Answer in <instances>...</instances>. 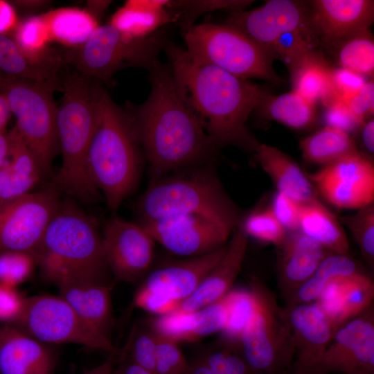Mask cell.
I'll list each match as a JSON object with an SVG mask.
<instances>
[{"label": "cell", "instance_id": "obj_1", "mask_svg": "<svg viewBox=\"0 0 374 374\" xmlns=\"http://www.w3.org/2000/svg\"><path fill=\"white\" fill-rule=\"evenodd\" d=\"M150 71L151 90L139 105L125 111L145 154L152 182L170 172L208 166L219 147L180 98L169 65L157 62Z\"/></svg>", "mask_w": 374, "mask_h": 374}, {"label": "cell", "instance_id": "obj_2", "mask_svg": "<svg viewBox=\"0 0 374 374\" xmlns=\"http://www.w3.org/2000/svg\"><path fill=\"white\" fill-rule=\"evenodd\" d=\"M163 50L180 98L214 143L254 153L260 143L246 124L268 91L249 80L195 61L174 43L168 42Z\"/></svg>", "mask_w": 374, "mask_h": 374}, {"label": "cell", "instance_id": "obj_3", "mask_svg": "<svg viewBox=\"0 0 374 374\" xmlns=\"http://www.w3.org/2000/svg\"><path fill=\"white\" fill-rule=\"evenodd\" d=\"M33 257L57 286L72 281L113 283L96 221L71 200L62 202Z\"/></svg>", "mask_w": 374, "mask_h": 374}, {"label": "cell", "instance_id": "obj_4", "mask_svg": "<svg viewBox=\"0 0 374 374\" xmlns=\"http://www.w3.org/2000/svg\"><path fill=\"white\" fill-rule=\"evenodd\" d=\"M90 80L78 72L63 80V96L56 116L62 165L51 184L60 193L84 204L99 197L90 177L88 152L98 120L100 89Z\"/></svg>", "mask_w": 374, "mask_h": 374}, {"label": "cell", "instance_id": "obj_5", "mask_svg": "<svg viewBox=\"0 0 374 374\" xmlns=\"http://www.w3.org/2000/svg\"><path fill=\"white\" fill-rule=\"evenodd\" d=\"M137 145L125 112L100 89L98 120L89 149L88 167L94 186L103 193L113 211L136 184L140 167Z\"/></svg>", "mask_w": 374, "mask_h": 374}, {"label": "cell", "instance_id": "obj_6", "mask_svg": "<svg viewBox=\"0 0 374 374\" xmlns=\"http://www.w3.org/2000/svg\"><path fill=\"white\" fill-rule=\"evenodd\" d=\"M138 209L142 220L197 215L233 231L242 219L210 165L180 170L151 182L139 199Z\"/></svg>", "mask_w": 374, "mask_h": 374}, {"label": "cell", "instance_id": "obj_7", "mask_svg": "<svg viewBox=\"0 0 374 374\" xmlns=\"http://www.w3.org/2000/svg\"><path fill=\"white\" fill-rule=\"evenodd\" d=\"M249 290L253 305L240 336V352L257 374H280L290 368L294 357L284 308L259 278L251 277Z\"/></svg>", "mask_w": 374, "mask_h": 374}, {"label": "cell", "instance_id": "obj_8", "mask_svg": "<svg viewBox=\"0 0 374 374\" xmlns=\"http://www.w3.org/2000/svg\"><path fill=\"white\" fill-rule=\"evenodd\" d=\"M160 30L137 37L110 23L98 26L79 47L66 53V57L80 74L105 82L124 68L150 70L159 62V53L168 42Z\"/></svg>", "mask_w": 374, "mask_h": 374}, {"label": "cell", "instance_id": "obj_9", "mask_svg": "<svg viewBox=\"0 0 374 374\" xmlns=\"http://www.w3.org/2000/svg\"><path fill=\"white\" fill-rule=\"evenodd\" d=\"M186 51L197 62L218 67L238 78L283 82L274 71V59L237 29L204 22L184 32Z\"/></svg>", "mask_w": 374, "mask_h": 374}, {"label": "cell", "instance_id": "obj_10", "mask_svg": "<svg viewBox=\"0 0 374 374\" xmlns=\"http://www.w3.org/2000/svg\"><path fill=\"white\" fill-rule=\"evenodd\" d=\"M62 87L8 77L0 89L16 125L44 176L51 171L59 149L54 90Z\"/></svg>", "mask_w": 374, "mask_h": 374}, {"label": "cell", "instance_id": "obj_11", "mask_svg": "<svg viewBox=\"0 0 374 374\" xmlns=\"http://www.w3.org/2000/svg\"><path fill=\"white\" fill-rule=\"evenodd\" d=\"M12 326L47 345L74 344L109 353L114 349L112 342L94 334L60 295L26 298L21 314Z\"/></svg>", "mask_w": 374, "mask_h": 374}, {"label": "cell", "instance_id": "obj_12", "mask_svg": "<svg viewBox=\"0 0 374 374\" xmlns=\"http://www.w3.org/2000/svg\"><path fill=\"white\" fill-rule=\"evenodd\" d=\"M60 194L50 186L0 204V253L34 256L62 204Z\"/></svg>", "mask_w": 374, "mask_h": 374}, {"label": "cell", "instance_id": "obj_13", "mask_svg": "<svg viewBox=\"0 0 374 374\" xmlns=\"http://www.w3.org/2000/svg\"><path fill=\"white\" fill-rule=\"evenodd\" d=\"M308 177L316 190L337 208L356 211L373 203L374 165L370 157L359 151Z\"/></svg>", "mask_w": 374, "mask_h": 374}, {"label": "cell", "instance_id": "obj_14", "mask_svg": "<svg viewBox=\"0 0 374 374\" xmlns=\"http://www.w3.org/2000/svg\"><path fill=\"white\" fill-rule=\"evenodd\" d=\"M139 224L154 242L168 251L188 258L204 255L224 247L235 231L197 215L142 220Z\"/></svg>", "mask_w": 374, "mask_h": 374}, {"label": "cell", "instance_id": "obj_15", "mask_svg": "<svg viewBox=\"0 0 374 374\" xmlns=\"http://www.w3.org/2000/svg\"><path fill=\"white\" fill-rule=\"evenodd\" d=\"M310 374H374L373 304L336 330Z\"/></svg>", "mask_w": 374, "mask_h": 374}, {"label": "cell", "instance_id": "obj_16", "mask_svg": "<svg viewBox=\"0 0 374 374\" xmlns=\"http://www.w3.org/2000/svg\"><path fill=\"white\" fill-rule=\"evenodd\" d=\"M102 237L107 266L116 280L134 283L147 274L155 242L141 225L114 216Z\"/></svg>", "mask_w": 374, "mask_h": 374}, {"label": "cell", "instance_id": "obj_17", "mask_svg": "<svg viewBox=\"0 0 374 374\" xmlns=\"http://www.w3.org/2000/svg\"><path fill=\"white\" fill-rule=\"evenodd\" d=\"M224 24L265 51L283 35L313 25L308 2L296 0L267 1L255 9L231 12Z\"/></svg>", "mask_w": 374, "mask_h": 374}, {"label": "cell", "instance_id": "obj_18", "mask_svg": "<svg viewBox=\"0 0 374 374\" xmlns=\"http://www.w3.org/2000/svg\"><path fill=\"white\" fill-rule=\"evenodd\" d=\"M283 308L294 348L290 369L294 374H310L336 329L316 301Z\"/></svg>", "mask_w": 374, "mask_h": 374}, {"label": "cell", "instance_id": "obj_19", "mask_svg": "<svg viewBox=\"0 0 374 374\" xmlns=\"http://www.w3.org/2000/svg\"><path fill=\"white\" fill-rule=\"evenodd\" d=\"M226 246L204 255L161 265L146 275L139 288L180 305L218 263Z\"/></svg>", "mask_w": 374, "mask_h": 374}, {"label": "cell", "instance_id": "obj_20", "mask_svg": "<svg viewBox=\"0 0 374 374\" xmlns=\"http://www.w3.org/2000/svg\"><path fill=\"white\" fill-rule=\"evenodd\" d=\"M276 248L277 285L285 302L313 276L321 262L332 254L319 242L299 231L287 232Z\"/></svg>", "mask_w": 374, "mask_h": 374}, {"label": "cell", "instance_id": "obj_21", "mask_svg": "<svg viewBox=\"0 0 374 374\" xmlns=\"http://www.w3.org/2000/svg\"><path fill=\"white\" fill-rule=\"evenodd\" d=\"M320 46L355 32L369 29L374 21L371 0H312L308 1Z\"/></svg>", "mask_w": 374, "mask_h": 374}, {"label": "cell", "instance_id": "obj_22", "mask_svg": "<svg viewBox=\"0 0 374 374\" xmlns=\"http://www.w3.org/2000/svg\"><path fill=\"white\" fill-rule=\"evenodd\" d=\"M228 292L220 300L195 311L174 310L153 319L150 328L159 335L176 343L193 342L224 328L229 314Z\"/></svg>", "mask_w": 374, "mask_h": 374}, {"label": "cell", "instance_id": "obj_23", "mask_svg": "<svg viewBox=\"0 0 374 374\" xmlns=\"http://www.w3.org/2000/svg\"><path fill=\"white\" fill-rule=\"evenodd\" d=\"M56 355L15 326H0V370L2 374H55Z\"/></svg>", "mask_w": 374, "mask_h": 374}, {"label": "cell", "instance_id": "obj_24", "mask_svg": "<svg viewBox=\"0 0 374 374\" xmlns=\"http://www.w3.org/2000/svg\"><path fill=\"white\" fill-rule=\"evenodd\" d=\"M248 240L249 237L240 224L227 243L222 258L195 291L175 310L184 312L195 311L224 296L231 290L241 270Z\"/></svg>", "mask_w": 374, "mask_h": 374}, {"label": "cell", "instance_id": "obj_25", "mask_svg": "<svg viewBox=\"0 0 374 374\" xmlns=\"http://www.w3.org/2000/svg\"><path fill=\"white\" fill-rule=\"evenodd\" d=\"M60 296L73 308L83 323L98 337L110 341L112 324L111 293L108 285L72 281L58 286Z\"/></svg>", "mask_w": 374, "mask_h": 374}, {"label": "cell", "instance_id": "obj_26", "mask_svg": "<svg viewBox=\"0 0 374 374\" xmlns=\"http://www.w3.org/2000/svg\"><path fill=\"white\" fill-rule=\"evenodd\" d=\"M254 153L259 165L271 178L277 191L300 204L318 199L317 190L308 177L289 155L264 143H260Z\"/></svg>", "mask_w": 374, "mask_h": 374}, {"label": "cell", "instance_id": "obj_27", "mask_svg": "<svg viewBox=\"0 0 374 374\" xmlns=\"http://www.w3.org/2000/svg\"><path fill=\"white\" fill-rule=\"evenodd\" d=\"M57 64L51 53L28 50L0 33V73L4 76L58 85Z\"/></svg>", "mask_w": 374, "mask_h": 374}, {"label": "cell", "instance_id": "obj_28", "mask_svg": "<svg viewBox=\"0 0 374 374\" xmlns=\"http://www.w3.org/2000/svg\"><path fill=\"white\" fill-rule=\"evenodd\" d=\"M292 91L316 105L329 106L341 98L334 89L330 66L318 48L299 58L288 67Z\"/></svg>", "mask_w": 374, "mask_h": 374}, {"label": "cell", "instance_id": "obj_29", "mask_svg": "<svg viewBox=\"0 0 374 374\" xmlns=\"http://www.w3.org/2000/svg\"><path fill=\"white\" fill-rule=\"evenodd\" d=\"M8 168L0 197L5 202L30 193L44 177L33 153L15 127L8 132Z\"/></svg>", "mask_w": 374, "mask_h": 374}, {"label": "cell", "instance_id": "obj_30", "mask_svg": "<svg viewBox=\"0 0 374 374\" xmlns=\"http://www.w3.org/2000/svg\"><path fill=\"white\" fill-rule=\"evenodd\" d=\"M178 19L177 12L166 7V0L128 1L109 23L133 36L145 37Z\"/></svg>", "mask_w": 374, "mask_h": 374}, {"label": "cell", "instance_id": "obj_31", "mask_svg": "<svg viewBox=\"0 0 374 374\" xmlns=\"http://www.w3.org/2000/svg\"><path fill=\"white\" fill-rule=\"evenodd\" d=\"M299 227V232L331 253L349 255V242L341 222L319 199L300 204Z\"/></svg>", "mask_w": 374, "mask_h": 374}, {"label": "cell", "instance_id": "obj_32", "mask_svg": "<svg viewBox=\"0 0 374 374\" xmlns=\"http://www.w3.org/2000/svg\"><path fill=\"white\" fill-rule=\"evenodd\" d=\"M315 106L292 91L277 96L267 92L256 109L265 118L293 129L303 130L317 121Z\"/></svg>", "mask_w": 374, "mask_h": 374}, {"label": "cell", "instance_id": "obj_33", "mask_svg": "<svg viewBox=\"0 0 374 374\" xmlns=\"http://www.w3.org/2000/svg\"><path fill=\"white\" fill-rule=\"evenodd\" d=\"M321 46L338 66L352 70L366 78L373 76L374 40L369 29L355 32Z\"/></svg>", "mask_w": 374, "mask_h": 374}, {"label": "cell", "instance_id": "obj_34", "mask_svg": "<svg viewBox=\"0 0 374 374\" xmlns=\"http://www.w3.org/2000/svg\"><path fill=\"white\" fill-rule=\"evenodd\" d=\"M299 146L307 162L321 167L359 152L350 134L327 126L302 139Z\"/></svg>", "mask_w": 374, "mask_h": 374}, {"label": "cell", "instance_id": "obj_35", "mask_svg": "<svg viewBox=\"0 0 374 374\" xmlns=\"http://www.w3.org/2000/svg\"><path fill=\"white\" fill-rule=\"evenodd\" d=\"M341 326L373 305L374 283L364 272L340 278Z\"/></svg>", "mask_w": 374, "mask_h": 374}, {"label": "cell", "instance_id": "obj_36", "mask_svg": "<svg viewBox=\"0 0 374 374\" xmlns=\"http://www.w3.org/2000/svg\"><path fill=\"white\" fill-rule=\"evenodd\" d=\"M351 233L361 254L368 265L374 268V204L356 210L339 220Z\"/></svg>", "mask_w": 374, "mask_h": 374}, {"label": "cell", "instance_id": "obj_37", "mask_svg": "<svg viewBox=\"0 0 374 374\" xmlns=\"http://www.w3.org/2000/svg\"><path fill=\"white\" fill-rule=\"evenodd\" d=\"M253 1L212 0V1H170L166 6L179 15V24L184 32L193 26L195 19L203 13L216 10H227L231 12L244 10Z\"/></svg>", "mask_w": 374, "mask_h": 374}, {"label": "cell", "instance_id": "obj_38", "mask_svg": "<svg viewBox=\"0 0 374 374\" xmlns=\"http://www.w3.org/2000/svg\"><path fill=\"white\" fill-rule=\"evenodd\" d=\"M240 226L249 237L275 247L285 239L287 231L278 222L271 207L254 211L242 218Z\"/></svg>", "mask_w": 374, "mask_h": 374}, {"label": "cell", "instance_id": "obj_39", "mask_svg": "<svg viewBox=\"0 0 374 374\" xmlns=\"http://www.w3.org/2000/svg\"><path fill=\"white\" fill-rule=\"evenodd\" d=\"M230 296L228 318L221 339L238 346L244 327L251 313L253 299L249 290H233Z\"/></svg>", "mask_w": 374, "mask_h": 374}, {"label": "cell", "instance_id": "obj_40", "mask_svg": "<svg viewBox=\"0 0 374 374\" xmlns=\"http://www.w3.org/2000/svg\"><path fill=\"white\" fill-rule=\"evenodd\" d=\"M201 358L215 374H257L242 357L238 346L221 339Z\"/></svg>", "mask_w": 374, "mask_h": 374}, {"label": "cell", "instance_id": "obj_41", "mask_svg": "<svg viewBox=\"0 0 374 374\" xmlns=\"http://www.w3.org/2000/svg\"><path fill=\"white\" fill-rule=\"evenodd\" d=\"M123 350L135 364L154 373L157 334L150 327L134 328Z\"/></svg>", "mask_w": 374, "mask_h": 374}, {"label": "cell", "instance_id": "obj_42", "mask_svg": "<svg viewBox=\"0 0 374 374\" xmlns=\"http://www.w3.org/2000/svg\"><path fill=\"white\" fill-rule=\"evenodd\" d=\"M35 264L33 256L28 253H0V283L17 287L31 276Z\"/></svg>", "mask_w": 374, "mask_h": 374}, {"label": "cell", "instance_id": "obj_43", "mask_svg": "<svg viewBox=\"0 0 374 374\" xmlns=\"http://www.w3.org/2000/svg\"><path fill=\"white\" fill-rule=\"evenodd\" d=\"M189 368L190 364L178 346V343L157 334L154 373L187 374Z\"/></svg>", "mask_w": 374, "mask_h": 374}, {"label": "cell", "instance_id": "obj_44", "mask_svg": "<svg viewBox=\"0 0 374 374\" xmlns=\"http://www.w3.org/2000/svg\"><path fill=\"white\" fill-rule=\"evenodd\" d=\"M362 272L364 271L349 255L332 253L321 262L313 276L326 285L332 279L350 277Z\"/></svg>", "mask_w": 374, "mask_h": 374}, {"label": "cell", "instance_id": "obj_45", "mask_svg": "<svg viewBox=\"0 0 374 374\" xmlns=\"http://www.w3.org/2000/svg\"><path fill=\"white\" fill-rule=\"evenodd\" d=\"M323 118L326 126L348 134L359 130L364 123L355 116L341 100L325 107Z\"/></svg>", "mask_w": 374, "mask_h": 374}, {"label": "cell", "instance_id": "obj_46", "mask_svg": "<svg viewBox=\"0 0 374 374\" xmlns=\"http://www.w3.org/2000/svg\"><path fill=\"white\" fill-rule=\"evenodd\" d=\"M25 297L17 287L0 283V323L13 326L21 314Z\"/></svg>", "mask_w": 374, "mask_h": 374}, {"label": "cell", "instance_id": "obj_47", "mask_svg": "<svg viewBox=\"0 0 374 374\" xmlns=\"http://www.w3.org/2000/svg\"><path fill=\"white\" fill-rule=\"evenodd\" d=\"M271 208L281 225L287 232H298L300 204L286 195L276 191Z\"/></svg>", "mask_w": 374, "mask_h": 374}, {"label": "cell", "instance_id": "obj_48", "mask_svg": "<svg viewBox=\"0 0 374 374\" xmlns=\"http://www.w3.org/2000/svg\"><path fill=\"white\" fill-rule=\"evenodd\" d=\"M341 100L359 121L364 123L374 111L373 80H368L358 91Z\"/></svg>", "mask_w": 374, "mask_h": 374}, {"label": "cell", "instance_id": "obj_49", "mask_svg": "<svg viewBox=\"0 0 374 374\" xmlns=\"http://www.w3.org/2000/svg\"><path fill=\"white\" fill-rule=\"evenodd\" d=\"M331 80L341 99L358 91L368 81L366 76L340 66L332 67Z\"/></svg>", "mask_w": 374, "mask_h": 374}, {"label": "cell", "instance_id": "obj_50", "mask_svg": "<svg viewBox=\"0 0 374 374\" xmlns=\"http://www.w3.org/2000/svg\"><path fill=\"white\" fill-rule=\"evenodd\" d=\"M135 307L157 314L158 316L170 313L177 310L179 304L165 299L156 294L139 288L133 300Z\"/></svg>", "mask_w": 374, "mask_h": 374}, {"label": "cell", "instance_id": "obj_51", "mask_svg": "<svg viewBox=\"0 0 374 374\" xmlns=\"http://www.w3.org/2000/svg\"><path fill=\"white\" fill-rule=\"evenodd\" d=\"M112 374H155L132 362L122 350L120 359Z\"/></svg>", "mask_w": 374, "mask_h": 374}, {"label": "cell", "instance_id": "obj_52", "mask_svg": "<svg viewBox=\"0 0 374 374\" xmlns=\"http://www.w3.org/2000/svg\"><path fill=\"white\" fill-rule=\"evenodd\" d=\"M121 357V351L114 349L107 359L100 364L82 373V374H112Z\"/></svg>", "mask_w": 374, "mask_h": 374}, {"label": "cell", "instance_id": "obj_53", "mask_svg": "<svg viewBox=\"0 0 374 374\" xmlns=\"http://www.w3.org/2000/svg\"><path fill=\"white\" fill-rule=\"evenodd\" d=\"M15 24V15L11 5L0 1V33L6 34Z\"/></svg>", "mask_w": 374, "mask_h": 374}, {"label": "cell", "instance_id": "obj_54", "mask_svg": "<svg viewBox=\"0 0 374 374\" xmlns=\"http://www.w3.org/2000/svg\"><path fill=\"white\" fill-rule=\"evenodd\" d=\"M360 137L363 147L370 154L374 152V120L370 118L365 121L360 128Z\"/></svg>", "mask_w": 374, "mask_h": 374}, {"label": "cell", "instance_id": "obj_55", "mask_svg": "<svg viewBox=\"0 0 374 374\" xmlns=\"http://www.w3.org/2000/svg\"><path fill=\"white\" fill-rule=\"evenodd\" d=\"M9 143L8 133L6 129L0 130V170L8 159Z\"/></svg>", "mask_w": 374, "mask_h": 374}, {"label": "cell", "instance_id": "obj_56", "mask_svg": "<svg viewBox=\"0 0 374 374\" xmlns=\"http://www.w3.org/2000/svg\"><path fill=\"white\" fill-rule=\"evenodd\" d=\"M187 374H215L208 364L200 357L193 364H190V368Z\"/></svg>", "mask_w": 374, "mask_h": 374}, {"label": "cell", "instance_id": "obj_57", "mask_svg": "<svg viewBox=\"0 0 374 374\" xmlns=\"http://www.w3.org/2000/svg\"><path fill=\"white\" fill-rule=\"evenodd\" d=\"M11 112L6 98L0 93V130H4L11 116Z\"/></svg>", "mask_w": 374, "mask_h": 374}, {"label": "cell", "instance_id": "obj_58", "mask_svg": "<svg viewBox=\"0 0 374 374\" xmlns=\"http://www.w3.org/2000/svg\"><path fill=\"white\" fill-rule=\"evenodd\" d=\"M6 78V76H4L0 73V88L1 85L3 84V82H5Z\"/></svg>", "mask_w": 374, "mask_h": 374}, {"label": "cell", "instance_id": "obj_59", "mask_svg": "<svg viewBox=\"0 0 374 374\" xmlns=\"http://www.w3.org/2000/svg\"><path fill=\"white\" fill-rule=\"evenodd\" d=\"M280 374H294V373H292V371H290V369H288V370H287V371L283 372V373H280Z\"/></svg>", "mask_w": 374, "mask_h": 374}, {"label": "cell", "instance_id": "obj_60", "mask_svg": "<svg viewBox=\"0 0 374 374\" xmlns=\"http://www.w3.org/2000/svg\"><path fill=\"white\" fill-rule=\"evenodd\" d=\"M0 374H2V373H1V370H0Z\"/></svg>", "mask_w": 374, "mask_h": 374}]
</instances>
